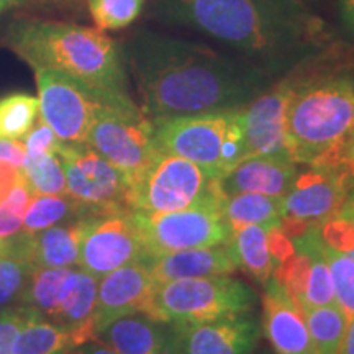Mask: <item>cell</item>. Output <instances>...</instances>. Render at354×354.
<instances>
[{"label": "cell", "mask_w": 354, "mask_h": 354, "mask_svg": "<svg viewBox=\"0 0 354 354\" xmlns=\"http://www.w3.org/2000/svg\"><path fill=\"white\" fill-rule=\"evenodd\" d=\"M32 313V310L19 304L0 310V354H12L17 333Z\"/></svg>", "instance_id": "d590c367"}, {"label": "cell", "mask_w": 354, "mask_h": 354, "mask_svg": "<svg viewBox=\"0 0 354 354\" xmlns=\"http://www.w3.org/2000/svg\"><path fill=\"white\" fill-rule=\"evenodd\" d=\"M218 201L216 179L187 159L158 153L130 184L131 210L166 214Z\"/></svg>", "instance_id": "ba28073f"}, {"label": "cell", "mask_w": 354, "mask_h": 354, "mask_svg": "<svg viewBox=\"0 0 354 354\" xmlns=\"http://www.w3.org/2000/svg\"><path fill=\"white\" fill-rule=\"evenodd\" d=\"M154 287L156 281L149 263L127 264L100 277L94 315L97 333L115 318L143 313Z\"/></svg>", "instance_id": "e0dca14e"}, {"label": "cell", "mask_w": 354, "mask_h": 354, "mask_svg": "<svg viewBox=\"0 0 354 354\" xmlns=\"http://www.w3.org/2000/svg\"><path fill=\"white\" fill-rule=\"evenodd\" d=\"M39 112L38 97L10 94L0 99V138L21 141L32 130Z\"/></svg>", "instance_id": "f1b7e54d"}, {"label": "cell", "mask_w": 354, "mask_h": 354, "mask_svg": "<svg viewBox=\"0 0 354 354\" xmlns=\"http://www.w3.org/2000/svg\"><path fill=\"white\" fill-rule=\"evenodd\" d=\"M25 159V146L19 140L0 138V161L12 162L21 167Z\"/></svg>", "instance_id": "ab89813d"}, {"label": "cell", "mask_w": 354, "mask_h": 354, "mask_svg": "<svg viewBox=\"0 0 354 354\" xmlns=\"http://www.w3.org/2000/svg\"><path fill=\"white\" fill-rule=\"evenodd\" d=\"M24 179L33 196H61L68 194L66 176L56 151L43 154H25Z\"/></svg>", "instance_id": "83f0119b"}, {"label": "cell", "mask_w": 354, "mask_h": 354, "mask_svg": "<svg viewBox=\"0 0 354 354\" xmlns=\"http://www.w3.org/2000/svg\"><path fill=\"white\" fill-rule=\"evenodd\" d=\"M263 305V328L276 354H315L305 320V310L281 287L269 282Z\"/></svg>", "instance_id": "d6986e66"}, {"label": "cell", "mask_w": 354, "mask_h": 354, "mask_svg": "<svg viewBox=\"0 0 354 354\" xmlns=\"http://www.w3.org/2000/svg\"><path fill=\"white\" fill-rule=\"evenodd\" d=\"M99 279L81 268H35L19 305L44 320L95 339V302Z\"/></svg>", "instance_id": "8992f818"}, {"label": "cell", "mask_w": 354, "mask_h": 354, "mask_svg": "<svg viewBox=\"0 0 354 354\" xmlns=\"http://www.w3.org/2000/svg\"><path fill=\"white\" fill-rule=\"evenodd\" d=\"M68 196L91 216L131 212L130 184L113 165L87 143H59Z\"/></svg>", "instance_id": "8fae6325"}, {"label": "cell", "mask_w": 354, "mask_h": 354, "mask_svg": "<svg viewBox=\"0 0 354 354\" xmlns=\"http://www.w3.org/2000/svg\"><path fill=\"white\" fill-rule=\"evenodd\" d=\"M145 0H87V8L102 32L122 30L141 15Z\"/></svg>", "instance_id": "4dcf8cb0"}, {"label": "cell", "mask_w": 354, "mask_h": 354, "mask_svg": "<svg viewBox=\"0 0 354 354\" xmlns=\"http://www.w3.org/2000/svg\"><path fill=\"white\" fill-rule=\"evenodd\" d=\"M348 254H349V256H351V258H353V259H354V250H353V251H351V253H348Z\"/></svg>", "instance_id": "7dc6e473"}, {"label": "cell", "mask_w": 354, "mask_h": 354, "mask_svg": "<svg viewBox=\"0 0 354 354\" xmlns=\"http://www.w3.org/2000/svg\"><path fill=\"white\" fill-rule=\"evenodd\" d=\"M230 250L238 268L263 284L271 281L277 263L269 251L268 228L261 225H246L234 230Z\"/></svg>", "instance_id": "d4e9b609"}, {"label": "cell", "mask_w": 354, "mask_h": 354, "mask_svg": "<svg viewBox=\"0 0 354 354\" xmlns=\"http://www.w3.org/2000/svg\"><path fill=\"white\" fill-rule=\"evenodd\" d=\"M87 343L77 331H71L32 313L17 333L12 354H68Z\"/></svg>", "instance_id": "603a6c76"}, {"label": "cell", "mask_w": 354, "mask_h": 354, "mask_svg": "<svg viewBox=\"0 0 354 354\" xmlns=\"http://www.w3.org/2000/svg\"><path fill=\"white\" fill-rule=\"evenodd\" d=\"M342 17L344 25L354 32V0H342Z\"/></svg>", "instance_id": "7bdbcfd3"}, {"label": "cell", "mask_w": 354, "mask_h": 354, "mask_svg": "<svg viewBox=\"0 0 354 354\" xmlns=\"http://www.w3.org/2000/svg\"><path fill=\"white\" fill-rule=\"evenodd\" d=\"M91 216L66 221L39 233H32L35 268H79L82 236Z\"/></svg>", "instance_id": "7402d4cb"}, {"label": "cell", "mask_w": 354, "mask_h": 354, "mask_svg": "<svg viewBox=\"0 0 354 354\" xmlns=\"http://www.w3.org/2000/svg\"><path fill=\"white\" fill-rule=\"evenodd\" d=\"M218 209L232 232L246 225H261L268 228L281 221L282 197L253 192L233 194L218 197Z\"/></svg>", "instance_id": "cb8c5ba5"}, {"label": "cell", "mask_w": 354, "mask_h": 354, "mask_svg": "<svg viewBox=\"0 0 354 354\" xmlns=\"http://www.w3.org/2000/svg\"><path fill=\"white\" fill-rule=\"evenodd\" d=\"M323 254L333 282L335 305L344 313V317H354V259L348 253L330 250L323 245Z\"/></svg>", "instance_id": "f546056e"}, {"label": "cell", "mask_w": 354, "mask_h": 354, "mask_svg": "<svg viewBox=\"0 0 354 354\" xmlns=\"http://www.w3.org/2000/svg\"><path fill=\"white\" fill-rule=\"evenodd\" d=\"M68 354H117L112 348H109L107 344L102 343L100 339H91V342L81 344V346L74 348L73 351Z\"/></svg>", "instance_id": "60d3db41"}, {"label": "cell", "mask_w": 354, "mask_h": 354, "mask_svg": "<svg viewBox=\"0 0 354 354\" xmlns=\"http://www.w3.org/2000/svg\"><path fill=\"white\" fill-rule=\"evenodd\" d=\"M156 284L177 279L230 276L238 269L230 245L196 248L149 259Z\"/></svg>", "instance_id": "44dd1931"}, {"label": "cell", "mask_w": 354, "mask_h": 354, "mask_svg": "<svg viewBox=\"0 0 354 354\" xmlns=\"http://www.w3.org/2000/svg\"><path fill=\"white\" fill-rule=\"evenodd\" d=\"M130 215L149 258L230 245L233 236L232 228L220 214L218 201L166 214L131 210Z\"/></svg>", "instance_id": "9c48e42d"}, {"label": "cell", "mask_w": 354, "mask_h": 354, "mask_svg": "<svg viewBox=\"0 0 354 354\" xmlns=\"http://www.w3.org/2000/svg\"><path fill=\"white\" fill-rule=\"evenodd\" d=\"M353 187L354 183L342 171L310 167L308 172L297 176L292 189L282 197V216L320 227L323 221L338 214Z\"/></svg>", "instance_id": "9a60e30c"}, {"label": "cell", "mask_w": 354, "mask_h": 354, "mask_svg": "<svg viewBox=\"0 0 354 354\" xmlns=\"http://www.w3.org/2000/svg\"><path fill=\"white\" fill-rule=\"evenodd\" d=\"M310 271V256L302 250H295V253L274 269V284L281 287L299 307H302L305 284Z\"/></svg>", "instance_id": "d6a6232c"}, {"label": "cell", "mask_w": 354, "mask_h": 354, "mask_svg": "<svg viewBox=\"0 0 354 354\" xmlns=\"http://www.w3.org/2000/svg\"><path fill=\"white\" fill-rule=\"evenodd\" d=\"M35 266L24 258L0 253V310L20 302Z\"/></svg>", "instance_id": "1f68e13d"}, {"label": "cell", "mask_w": 354, "mask_h": 354, "mask_svg": "<svg viewBox=\"0 0 354 354\" xmlns=\"http://www.w3.org/2000/svg\"><path fill=\"white\" fill-rule=\"evenodd\" d=\"M91 216L68 194L61 196H33L24 216V232L39 233L66 221Z\"/></svg>", "instance_id": "484cf974"}, {"label": "cell", "mask_w": 354, "mask_h": 354, "mask_svg": "<svg viewBox=\"0 0 354 354\" xmlns=\"http://www.w3.org/2000/svg\"><path fill=\"white\" fill-rule=\"evenodd\" d=\"M268 243L269 251H271L272 258L276 259L277 266L295 253L294 243H292L290 238L282 232L279 225L268 227Z\"/></svg>", "instance_id": "74e56055"}, {"label": "cell", "mask_w": 354, "mask_h": 354, "mask_svg": "<svg viewBox=\"0 0 354 354\" xmlns=\"http://www.w3.org/2000/svg\"><path fill=\"white\" fill-rule=\"evenodd\" d=\"M151 12L266 59L307 48L320 28L294 0H153Z\"/></svg>", "instance_id": "7a4b0ae2"}, {"label": "cell", "mask_w": 354, "mask_h": 354, "mask_svg": "<svg viewBox=\"0 0 354 354\" xmlns=\"http://www.w3.org/2000/svg\"><path fill=\"white\" fill-rule=\"evenodd\" d=\"M299 74H292L243 107L245 159L251 156L289 158L286 141V115L297 86ZM290 159V158H289Z\"/></svg>", "instance_id": "5bb4252c"}, {"label": "cell", "mask_w": 354, "mask_h": 354, "mask_svg": "<svg viewBox=\"0 0 354 354\" xmlns=\"http://www.w3.org/2000/svg\"><path fill=\"white\" fill-rule=\"evenodd\" d=\"M338 214H339V215H344V216H348V218H353V220H354V187H353L351 190H349L346 201L343 202L342 209L338 210Z\"/></svg>", "instance_id": "ee69618b"}, {"label": "cell", "mask_w": 354, "mask_h": 354, "mask_svg": "<svg viewBox=\"0 0 354 354\" xmlns=\"http://www.w3.org/2000/svg\"><path fill=\"white\" fill-rule=\"evenodd\" d=\"M24 179L21 167L12 165V162L0 161V202L6 198L10 190Z\"/></svg>", "instance_id": "f35d334b"}, {"label": "cell", "mask_w": 354, "mask_h": 354, "mask_svg": "<svg viewBox=\"0 0 354 354\" xmlns=\"http://www.w3.org/2000/svg\"><path fill=\"white\" fill-rule=\"evenodd\" d=\"M41 120L66 145L86 143L97 113L113 91L87 86L51 69H35Z\"/></svg>", "instance_id": "30bf717a"}, {"label": "cell", "mask_w": 354, "mask_h": 354, "mask_svg": "<svg viewBox=\"0 0 354 354\" xmlns=\"http://www.w3.org/2000/svg\"><path fill=\"white\" fill-rule=\"evenodd\" d=\"M310 339L315 354H339L348 318L335 304L305 310Z\"/></svg>", "instance_id": "4316f807"}, {"label": "cell", "mask_w": 354, "mask_h": 354, "mask_svg": "<svg viewBox=\"0 0 354 354\" xmlns=\"http://www.w3.org/2000/svg\"><path fill=\"white\" fill-rule=\"evenodd\" d=\"M149 259L130 212L91 216L79 253L82 271L100 279L127 264Z\"/></svg>", "instance_id": "4fadbf2b"}, {"label": "cell", "mask_w": 354, "mask_h": 354, "mask_svg": "<svg viewBox=\"0 0 354 354\" xmlns=\"http://www.w3.org/2000/svg\"><path fill=\"white\" fill-rule=\"evenodd\" d=\"M299 171L297 165L284 156H251L216 179L218 197L253 192L284 197L292 189Z\"/></svg>", "instance_id": "ac0fdd59"}, {"label": "cell", "mask_w": 354, "mask_h": 354, "mask_svg": "<svg viewBox=\"0 0 354 354\" xmlns=\"http://www.w3.org/2000/svg\"><path fill=\"white\" fill-rule=\"evenodd\" d=\"M127 55L149 120L243 109L271 81L261 66L169 35L141 33Z\"/></svg>", "instance_id": "6da1fadb"}, {"label": "cell", "mask_w": 354, "mask_h": 354, "mask_svg": "<svg viewBox=\"0 0 354 354\" xmlns=\"http://www.w3.org/2000/svg\"><path fill=\"white\" fill-rule=\"evenodd\" d=\"M86 143L113 165L128 184L158 156L153 122L123 92H113L97 113Z\"/></svg>", "instance_id": "52a82bcc"}, {"label": "cell", "mask_w": 354, "mask_h": 354, "mask_svg": "<svg viewBox=\"0 0 354 354\" xmlns=\"http://www.w3.org/2000/svg\"><path fill=\"white\" fill-rule=\"evenodd\" d=\"M3 43L33 69H51L87 86L127 92V73L118 44L99 28L68 21H15Z\"/></svg>", "instance_id": "3957f363"}, {"label": "cell", "mask_w": 354, "mask_h": 354, "mask_svg": "<svg viewBox=\"0 0 354 354\" xmlns=\"http://www.w3.org/2000/svg\"><path fill=\"white\" fill-rule=\"evenodd\" d=\"M254 304V292L245 282L230 276L192 277L156 284L143 313L159 322L185 325L250 313Z\"/></svg>", "instance_id": "5b68a950"}, {"label": "cell", "mask_w": 354, "mask_h": 354, "mask_svg": "<svg viewBox=\"0 0 354 354\" xmlns=\"http://www.w3.org/2000/svg\"><path fill=\"white\" fill-rule=\"evenodd\" d=\"M37 2H48V3H53V6L69 7V6H73V3L81 2V0H37Z\"/></svg>", "instance_id": "bcb514c9"}, {"label": "cell", "mask_w": 354, "mask_h": 354, "mask_svg": "<svg viewBox=\"0 0 354 354\" xmlns=\"http://www.w3.org/2000/svg\"><path fill=\"white\" fill-rule=\"evenodd\" d=\"M339 354H354V317L348 320L346 333H344L342 351Z\"/></svg>", "instance_id": "b9f144b4"}, {"label": "cell", "mask_w": 354, "mask_h": 354, "mask_svg": "<svg viewBox=\"0 0 354 354\" xmlns=\"http://www.w3.org/2000/svg\"><path fill=\"white\" fill-rule=\"evenodd\" d=\"M238 110L151 120L158 151L187 159L218 179L223 176V146Z\"/></svg>", "instance_id": "7c38bea8"}, {"label": "cell", "mask_w": 354, "mask_h": 354, "mask_svg": "<svg viewBox=\"0 0 354 354\" xmlns=\"http://www.w3.org/2000/svg\"><path fill=\"white\" fill-rule=\"evenodd\" d=\"M21 143L25 146V154H43L56 151L61 141L57 140L55 131L39 118L35 122L32 130L26 133Z\"/></svg>", "instance_id": "8d00e7d4"}, {"label": "cell", "mask_w": 354, "mask_h": 354, "mask_svg": "<svg viewBox=\"0 0 354 354\" xmlns=\"http://www.w3.org/2000/svg\"><path fill=\"white\" fill-rule=\"evenodd\" d=\"M354 130V79L344 74L299 76L286 115L287 153L295 165L318 166Z\"/></svg>", "instance_id": "277c9868"}, {"label": "cell", "mask_w": 354, "mask_h": 354, "mask_svg": "<svg viewBox=\"0 0 354 354\" xmlns=\"http://www.w3.org/2000/svg\"><path fill=\"white\" fill-rule=\"evenodd\" d=\"M323 245L339 253H351L354 250V220L336 214L318 227Z\"/></svg>", "instance_id": "e575fe53"}, {"label": "cell", "mask_w": 354, "mask_h": 354, "mask_svg": "<svg viewBox=\"0 0 354 354\" xmlns=\"http://www.w3.org/2000/svg\"><path fill=\"white\" fill-rule=\"evenodd\" d=\"M32 197V190L26 185L25 179H21L0 202V243L7 241L24 230V216Z\"/></svg>", "instance_id": "836d02e7"}, {"label": "cell", "mask_w": 354, "mask_h": 354, "mask_svg": "<svg viewBox=\"0 0 354 354\" xmlns=\"http://www.w3.org/2000/svg\"><path fill=\"white\" fill-rule=\"evenodd\" d=\"M259 323L250 313L203 323L174 325L171 354H251Z\"/></svg>", "instance_id": "2e32d148"}, {"label": "cell", "mask_w": 354, "mask_h": 354, "mask_svg": "<svg viewBox=\"0 0 354 354\" xmlns=\"http://www.w3.org/2000/svg\"><path fill=\"white\" fill-rule=\"evenodd\" d=\"M26 0H0V13H3L8 8L20 6V3H25Z\"/></svg>", "instance_id": "f6af8a7d"}, {"label": "cell", "mask_w": 354, "mask_h": 354, "mask_svg": "<svg viewBox=\"0 0 354 354\" xmlns=\"http://www.w3.org/2000/svg\"><path fill=\"white\" fill-rule=\"evenodd\" d=\"M95 338L117 354H171L174 325L146 313H130L107 323Z\"/></svg>", "instance_id": "ffe728a7"}]
</instances>
